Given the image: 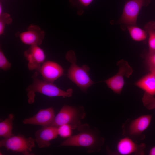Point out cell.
<instances>
[{"mask_svg":"<svg viewBox=\"0 0 155 155\" xmlns=\"http://www.w3.org/2000/svg\"><path fill=\"white\" fill-rule=\"evenodd\" d=\"M77 129L78 133L66 139L59 145V146L84 147L89 153L100 151L104 143L105 139L100 135L97 128H91L88 124L84 123L81 124Z\"/></svg>","mask_w":155,"mask_h":155,"instance_id":"1","label":"cell"},{"mask_svg":"<svg viewBox=\"0 0 155 155\" xmlns=\"http://www.w3.org/2000/svg\"><path fill=\"white\" fill-rule=\"evenodd\" d=\"M37 75L36 73L32 76V82L26 88L28 102L29 104L34 103L35 93H40L51 97H61L65 98L72 96V89L64 91L57 87L53 83L40 80Z\"/></svg>","mask_w":155,"mask_h":155,"instance_id":"2","label":"cell"},{"mask_svg":"<svg viewBox=\"0 0 155 155\" xmlns=\"http://www.w3.org/2000/svg\"><path fill=\"white\" fill-rule=\"evenodd\" d=\"M65 57L71 63L68 71V78L82 91L86 92L88 88L95 83L89 76V68L86 65L80 67L76 64L75 54L72 50L67 52Z\"/></svg>","mask_w":155,"mask_h":155,"instance_id":"3","label":"cell"},{"mask_svg":"<svg viewBox=\"0 0 155 155\" xmlns=\"http://www.w3.org/2000/svg\"><path fill=\"white\" fill-rule=\"evenodd\" d=\"M84 107L65 105L55 116L52 125L58 127L64 124L70 125L73 129H77L81 124V121L86 116Z\"/></svg>","mask_w":155,"mask_h":155,"instance_id":"4","label":"cell"},{"mask_svg":"<svg viewBox=\"0 0 155 155\" xmlns=\"http://www.w3.org/2000/svg\"><path fill=\"white\" fill-rule=\"evenodd\" d=\"M35 139L31 137H27L22 135H13L0 141V147L7 150L19 152L24 155L34 154L32 149L35 147Z\"/></svg>","mask_w":155,"mask_h":155,"instance_id":"5","label":"cell"},{"mask_svg":"<svg viewBox=\"0 0 155 155\" xmlns=\"http://www.w3.org/2000/svg\"><path fill=\"white\" fill-rule=\"evenodd\" d=\"M119 69L117 73L104 81L107 86L114 93L120 94L124 86V78H129L133 70L127 61L121 59L117 62Z\"/></svg>","mask_w":155,"mask_h":155,"instance_id":"6","label":"cell"},{"mask_svg":"<svg viewBox=\"0 0 155 155\" xmlns=\"http://www.w3.org/2000/svg\"><path fill=\"white\" fill-rule=\"evenodd\" d=\"M151 0H128L125 3L119 22L127 25H136L140 12L143 6H147Z\"/></svg>","mask_w":155,"mask_h":155,"instance_id":"7","label":"cell"},{"mask_svg":"<svg viewBox=\"0 0 155 155\" xmlns=\"http://www.w3.org/2000/svg\"><path fill=\"white\" fill-rule=\"evenodd\" d=\"M24 55L28 61V69L31 71H39L46 59L44 51L38 45L30 46L24 51Z\"/></svg>","mask_w":155,"mask_h":155,"instance_id":"8","label":"cell"},{"mask_svg":"<svg viewBox=\"0 0 155 155\" xmlns=\"http://www.w3.org/2000/svg\"><path fill=\"white\" fill-rule=\"evenodd\" d=\"M45 33L38 26L31 24L26 31L20 33L19 37L23 44L30 46H39L44 38Z\"/></svg>","mask_w":155,"mask_h":155,"instance_id":"9","label":"cell"},{"mask_svg":"<svg viewBox=\"0 0 155 155\" xmlns=\"http://www.w3.org/2000/svg\"><path fill=\"white\" fill-rule=\"evenodd\" d=\"M54 108L50 107L40 110L33 116L22 121L24 124L40 125L43 126L52 125L55 117Z\"/></svg>","mask_w":155,"mask_h":155,"instance_id":"10","label":"cell"},{"mask_svg":"<svg viewBox=\"0 0 155 155\" xmlns=\"http://www.w3.org/2000/svg\"><path fill=\"white\" fill-rule=\"evenodd\" d=\"M145 147L144 144H137L130 138L125 137L121 139L118 142L116 151L121 155H129L133 154L143 155Z\"/></svg>","mask_w":155,"mask_h":155,"instance_id":"11","label":"cell"},{"mask_svg":"<svg viewBox=\"0 0 155 155\" xmlns=\"http://www.w3.org/2000/svg\"><path fill=\"white\" fill-rule=\"evenodd\" d=\"M58 135V127L53 125L43 126L36 132L35 139L38 147L47 148L51 145V141Z\"/></svg>","mask_w":155,"mask_h":155,"instance_id":"12","label":"cell"},{"mask_svg":"<svg viewBox=\"0 0 155 155\" xmlns=\"http://www.w3.org/2000/svg\"><path fill=\"white\" fill-rule=\"evenodd\" d=\"M39 71L44 80L53 83L64 73L62 67L58 63L51 61L44 62Z\"/></svg>","mask_w":155,"mask_h":155,"instance_id":"13","label":"cell"},{"mask_svg":"<svg viewBox=\"0 0 155 155\" xmlns=\"http://www.w3.org/2000/svg\"><path fill=\"white\" fill-rule=\"evenodd\" d=\"M152 118V115H144L132 120L128 127L129 134L133 136L141 135L149 127Z\"/></svg>","mask_w":155,"mask_h":155,"instance_id":"14","label":"cell"},{"mask_svg":"<svg viewBox=\"0 0 155 155\" xmlns=\"http://www.w3.org/2000/svg\"><path fill=\"white\" fill-rule=\"evenodd\" d=\"M135 85L152 95H155V73L150 72L135 83Z\"/></svg>","mask_w":155,"mask_h":155,"instance_id":"15","label":"cell"},{"mask_svg":"<svg viewBox=\"0 0 155 155\" xmlns=\"http://www.w3.org/2000/svg\"><path fill=\"white\" fill-rule=\"evenodd\" d=\"M14 119L13 113L9 114L7 117L0 122V136L4 138L10 137L14 135L12 132L13 121Z\"/></svg>","mask_w":155,"mask_h":155,"instance_id":"16","label":"cell"},{"mask_svg":"<svg viewBox=\"0 0 155 155\" xmlns=\"http://www.w3.org/2000/svg\"><path fill=\"white\" fill-rule=\"evenodd\" d=\"M127 29L131 38L136 41L145 40L148 34L146 31L136 26L127 25Z\"/></svg>","mask_w":155,"mask_h":155,"instance_id":"17","label":"cell"},{"mask_svg":"<svg viewBox=\"0 0 155 155\" xmlns=\"http://www.w3.org/2000/svg\"><path fill=\"white\" fill-rule=\"evenodd\" d=\"M144 30L148 36L149 52H155V22L150 21L146 24Z\"/></svg>","mask_w":155,"mask_h":155,"instance_id":"18","label":"cell"},{"mask_svg":"<svg viewBox=\"0 0 155 155\" xmlns=\"http://www.w3.org/2000/svg\"><path fill=\"white\" fill-rule=\"evenodd\" d=\"M93 0H70L69 1L72 5L77 7L78 14L81 15L84 12L83 9L88 7Z\"/></svg>","mask_w":155,"mask_h":155,"instance_id":"19","label":"cell"},{"mask_svg":"<svg viewBox=\"0 0 155 155\" xmlns=\"http://www.w3.org/2000/svg\"><path fill=\"white\" fill-rule=\"evenodd\" d=\"M142 100L143 105L147 109H155V98L154 96L144 92Z\"/></svg>","mask_w":155,"mask_h":155,"instance_id":"20","label":"cell"},{"mask_svg":"<svg viewBox=\"0 0 155 155\" xmlns=\"http://www.w3.org/2000/svg\"><path fill=\"white\" fill-rule=\"evenodd\" d=\"M73 129L69 125H61L58 127V135L62 138L67 139L72 136Z\"/></svg>","mask_w":155,"mask_h":155,"instance_id":"21","label":"cell"},{"mask_svg":"<svg viewBox=\"0 0 155 155\" xmlns=\"http://www.w3.org/2000/svg\"><path fill=\"white\" fill-rule=\"evenodd\" d=\"M12 19L10 15L7 13H3L0 15V35L4 33L5 25L10 24L12 22Z\"/></svg>","mask_w":155,"mask_h":155,"instance_id":"22","label":"cell"},{"mask_svg":"<svg viewBox=\"0 0 155 155\" xmlns=\"http://www.w3.org/2000/svg\"><path fill=\"white\" fill-rule=\"evenodd\" d=\"M11 64L8 60L1 48L0 50V68L4 71L9 70Z\"/></svg>","mask_w":155,"mask_h":155,"instance_id":"23","label":"cell"},{"mask_svg":"<svg viewBox=\"0 0 155 155\" xmlns=\"http://www.w3.org/2000/svg\"><path fill=\"white\" fill-rule=\"evenodd\" d=\"M146 61L149 70L155 68V52H148L146 56Z\"/></svg>","mask_w":155,"mask_h":155,"instance_id":"24","label":"cell"},{"mask_svg":"<svg viewBox=\"0 0 155 155\" xmlns=\"http://www.w3.org/2000/svg\"><path fill=\"white\" fill-rule=\"evenodd\" d=\"M149 155H155V146L152 147L150 150L149 153Z\"/></svg>","mask_w":155,"mask_h":155,"instance_id":"25","label":"cell"},{"mask_svg":"<svg viewBox=\"0 0 155 155\" xmlns=\"http://www.w3.org/2000/svg\"><path fill=\"white\" fill-rule=\"evenodd\" d=\"M2 13V7L1 4L0 3V15Z\"/></svg>","mask_w":155,"mask_h":155,"instance_id":"26","label":"cell"},{"mask_svg":"<svg viewBox=\"0 0 155 155\" xmlns=\"http://www.w3.org/2000/svg\"><path fill=\"white\" fill-rule=\"evenodd\" d=\"M149 70L150 72H153L155 73V68L150 69Z\"/></svg>","mask_w":155,"mask_h":155,"instance_id":"27","label":"cell"}]
</instances>
